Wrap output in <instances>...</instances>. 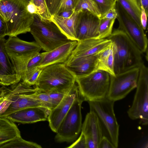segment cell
I'll use <instances>...</instances> for the list:
<instances>
[{
	"label": "cell",
	"mask_w": 148,
	"mask_h": 148,
	"mask_svg": "<svg viewBox=\"0 0 148 148\" xmlns=\"http://www.w3.org/2000/svg\"><path fill=\"white\" fill-rule=\"evenodd\" d=\"M28 3L25 0H0V15L6 25V36L30 32L34 14L28 11Z\"/></svg>",
	"instance_id": "cell-1"
},
{
	"label": "cell",
	"mask_w": 148,
	"mask_h": 148,
	"mask_svg": "<svg viewBox=\"0 0 148 148\" xmlns=\"http://www.w3.org/2000/svg\"><path fill=\"white\" fill-rule=\"evenodd\" d=\"M107 38L113 44L115 74L139 67L143 62L142 53L122 30L115 29Z\"/></svg>",
	"instance_id": "cell-2"
},
{
	"label": "cell",
	"mask_w": 148,
	"mask_h": 148,
	"mask_svg": "<svg viewBox=\"0 0 148 148\" xmlns=\"http://www.w3.org/2000/svg\"><path fill=\"white\" fill-rule=\"evenodd\" d=\"M76 83V76L64 63L44 67L40 73L35 88L38 92L53 90L69 91Z\"/></svg>",
	"instance_id": "cell-3"
},
{
	"label": "cell",
	"mask_w": 148,
	"mask_h": 148,
	"mask_svg": "<svg viewBox=\"0 0 148 148\" xmlns=\"http://www.w3.org/2000/svg\"><path fill=\"white\" fill-rule=\"evenodd\" d=\"M30 32L43 50L50 51L70 41L51 20L34 14Z\"/></svg>",
	"instance_id": "cell-4"
},
{
	"label": "cell",
	"mask_w": 148,
	"mask_h": 148,
	"mask_svg": "<svg viewBox=\"0 0 148 148\" xmlns=\"http://www.w3.org/2000/svg\"><path fill=\"white\" fill-rule=\"evenodd\" d=\"M90 111L97 116L103 136L106 137L115 148L119 143V126L114 110V102L107 97L88 101Z\"/></svg>",
	"instance_id": "cell-5"
},
{
	"label": "cell",
	"mask_w": 148,
	"mask_h": 148,
	"mask_svg": "<svg viewBox=\"0 0 148 148\" xmlns=\"http://www.w3.org/2000/svg\"><path fill=\"white\" fill-rule=\"evenodd\" d=\"M111 75L97 70L84 76L76 77L79 94L84 101H93L107 97Z\"/></svg>",
	"instance_id": "cell-6"
},
{
	"label": "cell",
	"mask_w": 148,
	"mask_h": 148,
	"mask_svg": "<svg viewBox=\"0 0 148 148\" xmlns=\"http://www.w3.org/2000/svg\"><path fill=\"white\" fill-rule=\"evenodd\" d=\"M5 46L12 64L21 78L26 71L30 59L42 49L36 41H25L17 36H10L6 40Z\"/></svg>",
	"instance_id": "cell-7"
},
{
	"label": "cell",
	"mask_w": 148,
	"mask_h": 148,
	"mask_svg": "<svg viewBox=\"0 0 148 148\" xmlns=\"http://www.w3.org/2000/svg\"><path fill=\"white\" fill-rule=\"evenodd\" d=\"M83 101L79 92L56 132L55 140L56 142H71L77 138L81 131V108Z\"/></svg>",
	"instance_id": "cell-8"
},
{
	"label": "cell",
	"mask_w": 148,
	"mask_h": 148,
	"mask_svg": "<svg viewBox=\"0 0 148 148\" xmlns=\"http://www.w3.org/2000/svg\"><path fill=\"white\" fill-rule=\"evenodd\" d=\"M139 68L136 92L127 113L130 119H139L140 124L145 125L148 124V69L143 62Z\"/></svg>",
	"instance_id": "cell-9"
},
{
	"label": "cell",
	"mask_w": 148,
	"mask_h": 148,
	"mask_svg": "<svg viewBox=\"0 0 148 148\" xmlns=\"http://www.w3.org/2000/svg\"><path fill=\"white\" fill-rule=\"evenodd\" d=\"M115 8L119 29L127 36L140 52L143 54L147 51L148 39L142 27L133 19L116 1Z\"/></svg>",
	"instance_id": "cell-10"
},
{
	"label": "cell",
	"mask_w": 148,
	"mask_h": 148,
	"mask_svg": "<svg viewBox=\"0 0 148 148\" xmlns=\"http://www.w3.org/2000/svg\"><path fill=\"white\" fill-rule=\"evenodd\" d=\"M139 72V67L132 68L111 76L107 97L114 102L121 100L136 88Z\"/></svg>",
	"instance_id": "cell-11"
},
{
	"label": "cell",
	"mask_w": 148,
	"mask_h": 148,
	"mask_svg": "<svg viewBox=\"0 0 148 148\" xmlns=\"http://www.w3.org/2000/svg\"><path fill=\"white\" fill-rule=\"evenodd\" d=\"M100 18L87 10L78 12L76 18V29L77 41L97 38Z\"/></svg>",
	"instance_id": "cell-12"
},
{
	"label": "cell",
	"mask_w": 148,
	"mask_h": 148,
	"mask_svg": "<svg viewBox=\"0 0 148 148\" xmlns=\"http://www.w3.org/2000/svg\"><path fill=\"white\" fill-rule=\"evenodd\" d=\"M68 58H76L99 54L108 48L112 42L108 38H89L77 41Z\"/></svg>",
	"instance_id": "cell-13"
},
{
	"label": "cell",
	"mask_w": 148,
	"mask_h": 148,
	"mask_svg": "<svg viewBox=\"0 0 148 148\" xmlns=\"http://www.w3.org/2000/svg\"><path fill=\"white\" fill-rule=\"evenodd\" d=\"M79 92L78 86L76 82L60 102L51 110L47 120L51 129L54 132H56Z\"/></svg>",
	"instance_id": "cell-14"
},
{
	"label": "cell",
	"mask_w": 148,
	"mask_h": 148,
	"mask_svg": "<svg viewBox=\"0 0 148 148\" xmlns=\"http://www.w3.org/2000/svg\"><path fill=\"white\" fill-rule=\"evenodd\" d=\"M6 41L4 38L0 39V85L5 86L18 83L21 79L6 50Z\"/></svg>",
	"instance_id": "cell-15"
},
{
	"label": "cell",
	"mask_w": 148,
	"mask_h": 148,
	"mask_svg": "<svg viewBox=\"0 0 148 148\" xmlns=\"http://www.w3.org/2000/svg\"><path fill=\"white\" fill-rule=\"evenodd\" d=\"M81 132L85 136L87 148H98L103 135L98 118L93 112L90 111L86 115Z\"/></svg>",
	"instance_id": "cell-16"
},
{
	"label": "cell",
	"mask_w": 148,
	"mask_h": 148,
	"mask_svg": "<svg viewBox=\"0 0 148 148\" xmlns=\"http://www.w3.org/2000/svg\"><path fill=\"white\" fill-rule=\"evenodd\" d=\"M51 110L43 106L26 108L5 116L14 122L32 123L47 120Z\"/></svg>",
	"instance_id": "cell-17"
},
{
	"label": "cell",
	"mask_w": 148,
	"mask_h": 148,
	"mask_svg": "<svg viewBox=\"0 0 148 148\" xmlns=\"http://www.w3.org/2000/svg\"><path fill=\"white\" fill-rule=\"evenodd\" d=\"M77 43V41H70L50 51L44 52L42 60L39 67L44 68L53 64L64 63L71 55Z\"/></svg>",
	"instance_id": "cell-18"
},
{
	"label": "cell",
	"mask_w": 148,
	"mask_h": 148,
	"mask_svg": "<svg viewBox=\"0 0 148 148\" xmlns=\"http://www.w3.org/2000/svg\"><path fill=\"white\" fill-rule=\"evenodd\" d=\"M99 54L78 58H68L64 63L76 77L86 75L96 71Z\"/></svg>",
	"instance_id": "cell-19"
},
{
	"label": "cell",
	"mask_w": 148,
	"mask_h": 148,
	"mask_svg": "<svg viewBox=\"0 0 148 148\" xmlns=\"http://www.w3.org/2000/svg\"><path fill=\"white\" fill-rule=\"evenodd\" d=\"M37 91L24 92L16 95L13 102L0 117L6 116L15 112L26 108L44 107L36 97L35 95Z\"/></svg>",
	"instance_id": "cell-20"
},
{
	"label": "cell",
	"mask_w": 148,
	"mask_h": 148,
	"mask_svg": "<svg viewBox=\"0 0 148 148\" xmlns=\"http://www.w3.org/2000/svg\"><path fill=\"white\" fill-rule=\"evenodd\" d=\"M78 12H74L69 17L59 15L52 16L51 20L70 40L77 41L76 37V18Z\"/></svg>",
	"instance_id": "cell-21"
},
{
	"label": "cell",
	"mask_w": 148,
	"mask_h": 148,
	"mask_svg": "<svg viewBox=\"0 0 148 148\" xmlns=\"http://www.w3.org/2000/svg\"><path fill=\"white\" fill-rule=\"evenodd\" d=\"M10 88L4 86L5 94L3 99L0 103V116L8 108L14 101V98L16 95L25 92L34 91L36 90L23 83V82L11 85Z\"/></svg>",
	"instance_id": "cell-22"
},
{
	"label": "cell",
	"mask_w": 148,
	"mask_h": 148,
	"mask_svg": "<svg viewBox=\"0 0 148 148\" xmlns=\"http://www.w3.org/2000/svg\"><path fill=\"white\" fill-rule=\"evenodd\" d=\"M20 137V132L14 122L5 116L0 117V145Z\"/></svg>",
	"instance_id": "cell-23"
},
{
	"label": "cell",
	"mask_w": 148,
	"mask_h": 148,
	"mask_svg": "<svg viewBox=\"0 0 148 148\" xmlns=\"http://www.w3.org/2000/svg\"><path fill=\"white\" fill-rule=\"evenodd\" d=\"M51 16L61 13L73 11L77 0H45Z\"/></svg>",
	"instance_id": "cell-24"
},
{
	"label": "cell",
	"mask_w": 148,
	"mask_h": 148,
	"mask_svg": "<svg viewBox=\"0 0 148 148\" xmlns=\"http://www.w3.org/2000/svg\"><path fill=\"white\" fill-rule=\"evenodd\" d=\"M117 2L137 23L142 27L140 20L141 5L138 0H117Z\"/></svg>",
	"instance_id": "cell-25"
},
{
	"label": "cell",
	"mask_w": 148,
	"mask_h": 148,
	"mask_svg": "<svg viewBox=\"0 0 148 148\" xmlns=\"http://www.w3.org/2000/svg\"><path fill=\"white\" fill-rule=\"evenodd\" d=\"M41 146L32 142L27 141L21 137L14 139L0 145V148H41Z\"/></svg>",
	"instance_id": "cell-26"
},
{
	"label": "cell",
	"mask_w": 148,
	"mask_h": 148,
	"mask_svg": "<svg viewBox=\"0 0 148 148\" xmlns=\"http://www.w3.org/2000/svg\"><path fill=\"white\" fill-rule=\"evenodd\" d=\"M86 10L100 18L101 14L99 9L93 0H77L74 9V12Z\"/></svg>",
	"instance_id": "cell-27"
},
{
	"label": "cell",
	"mask_w": 148,
	"mask_h": 148,
	"mask_svg": "<svg viewBox=\"0 0 148 148\" xmlns=\"http://www.w3.org/2000/svg\"><path fill=\"white\" fill-rule=\"evenodd\" d=\"M115 19L100 18L98 29V36L97 38H107L111 34Z\"/></svg>",
	"instance_id": "cell-28"
},
{
	"label": "cell",
	"mask_w": 148,
	"mask_h": 148,
	"mask_svg": "<svg viewBox=\"0 0 148 148\" xmlns=\"http://www.w3.org/2000/svg\"><path fill=\"white\" fill-rule=\"evenodd\" d=\"M44 68L38 67L32 70L26 71L21 77L22 82L29 86L35 85L40 73Z\"/></svg>",
	"instance_id": "cell-29"
},
{
	"label": "cell",
	"mask_w": 148,
	"mask_h": 148,
	"mask_svg": "<svg viewBox=\"0 0 148 148\" xmlns=\"http://www.w3.org/2000/svg\"><path fill=\"white\" fill-rule=\"evenodd\" d=\"M69 91L53 90L47 92L49 94L52 104V109L56 107L60 102Z\"/></svg>",
	"instance_id": "cell-30"
},
{
	"label": "cell",
	"mask_w": 148,
	"mask_h": 148,
	"mask_svg": "<svg viewBox=\"0 0 148 148\" xmlns=\"http://www.w3.org/2000/svg\"><path fill=\"white\" fill-rule=\"evenodd\" d=\"M31 2L37 7L38 15L42 18L51 20L52 16L48 10L45 0H31Z\"/></svg>",
	"instance_id": "cell-31"
},
{
	"label": "cell",
	"mask_w": 148,
	"mask_h": 148,
	"mask_svg": "<svg viewBox=\"0 0 148 148\" xmlns=\"http://www.w3.org/2000/svg\"><path fill=\"white\" fill-rule=\"evenodd\" d=\"M97 4L101 14L103 17L111 9L115 7L117 0H93Z\"/></svg>",
	"instance_id": "cell-32"
},
{
	"label": "cell",
	"mask_w": 148,
	"mask_h": 148,
	"mask_svg": "<svg viewBox=\"0 0 148 148\" xmlns=\"http://www.w3.org/2000/svg\"><path fill=\"white\" fill-rule=\"evenodd\" d=\"M44 55V52L39 53L33 57L28 63L26 71L39 67L42 60Z\"/></svg>",
	"instance_id": "cell-33"
},
{
	"label": "cell",
	"mask_w": 148,
	"mask_h": 148,
	"mask_svg": "<svg viewBox=\"0 0 148 148\" xmlns=\"http://www.w3.org/2000/svg\"><path fill=\"white\" fill-rule=\"evenodd\" d=\"M35 96L44 107L50 110L52 109V104L47 92H38L37 91L36 93Z\"/></svg>",
	"instance_id": "cell-34"
},
{
	"label": "cell",
	"mask_w": 148,
	"mask_h": 148,
	"mask_svg": "<svg viewBox=\"0 0 148 148\" xmlns=\"http://www.w3.org/2000/svg\"><path fill=\"white\" fill-rule=\"evenodd\" d=\"M78 138L68 148H87L85 138L82 132Z\"/></svg>",
	"instance_id": "cell-35"
},
{
	"label": "cell",
	"mask_w": 148,
	"mask_h": 148,
	"mask_svg": "<svg viewBox=\"0 0 148 148\" xmlns=\"http://www.w3.org/2000/svg\"><path fill=\"white\" fill-rule=\"evenodd\" d=\"M141 13L140 16V20L141 26L145 30L146 29L147 24V15L145 11L142 6H141Z\"/></svg>",
	"instance_id": "cell-36"
},
{
	"label": "cell",
	"mask_w": 148,
	"mask_h": 148,
	"mask_svg": "<svg viewBox=\"0 0 148 148\" xmlns=\"http://www.w3.org/2000/svg\"><path fill=\"white\" fill-rule=\"evenodd\" d=\"M98 148H115L110 141L103 136L99 144Z\"/></svg>",
	"instance_id": "cell-37"
},
{
	"label": "cell",
	"mask_w": 148,
	"mask_h": 148,
	"mask_svg": "<svg viewBox=\"0 0 148 148\" xmlns=\"http://www.w3.org/2000/svg\"><path fill=\"white\" fill-rule=\"evenodd\" d=\"M7 27L5 22L0 15V39L6 36Z\"/></svg>",
	"instance_id": "cell-38"
},
{
	"label": "cell",
	"mask_w": 148,
	"mask_h": 148,
	"mask_svg": "<svg viewBox=\"0 0 148 148\" xmlns=\"http://www.w3.org/2000/svg\"><path fill=\"white\" fill-rule=\"evenodd\" d=\"M117 16V13L115 6L114 7L110 9L106 14L101 18L109 19H116V18Z\"/></svg>",
	"instance_id": "cell-39"
},
{
	"label": "cell",
	"mask_w": 148,
	"mask_h": 148,
	"mask_svg": "<svg viewBox=\"0 0 148 148\" xmlns=\"http://www.w3.org/2000/svg\"><path fill=\"white\" fill-rule=\"evenodd\" d=\"M27 8L28 11L31 14H38V11L36 6L31 2L27 5Z\"/></svg>",
	"instance_id": "cell-40"
},
{
	"label": "cell",
	"mask_w": 148,
	"mask_h": 148,
	"mask_svg": "<svg viewBox=\"0 0 148 148\" xmlns=\"http://www.w3.org/2000/svg\"><path fill=\"white\" fill-rule=\"evenodd\" d=\"M141 6L144 8L145 12L148 15V0H138Z\"/></svg>",
	"instance_id": "cell-41"
},
{
	"label": "cell",
	"mask_w": 148,
	"mask_h": 148,
	"mask_svg": "<svg viewBox=\"0 0 148 148\" xmlns=\"http://www.w3.org/2000/svg\"><path fill=\"white\" fill-rule=\"evenodd\" d=\"M73 12V11L64 12L61 13L59 15L64 17H68L70 16Z\"/></svg>",
	"instance_id": "cell-42"
},
{
	"label": "cell",
	"mask_w": 148,
	"mask_h": 148,
	"mask_svg": "<svg viewBox=\"0 0 148 148\" xmlns=\"http://www.w3.org/2000/svg\"><path fill=\"white\" fill-rule=\"evenodd\" d=\"M28 3H29L30 2H31V0H25Z\"/></svg>",
	"instance_id": "cell-43"
},
{
	"label": "cell",
	"mask_w": 148,
	"mask_h": 148,
	"mask_svg": "<svg viewBox=\"0 0 148 148\" xmlns=\"http://www.w3.org/2000/svg\"><path fill=\"white\" fill-rule=\"evenodd\" d=\"M0 88H1V87H0Z\"/></svg>",
	"instance_id": "cell-44"
}]
</instances>
